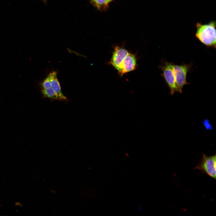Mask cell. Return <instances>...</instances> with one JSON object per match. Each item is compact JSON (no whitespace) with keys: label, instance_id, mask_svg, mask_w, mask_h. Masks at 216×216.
<instances>
[{"label":"cell","instance_id":"obj_9","mask_svg":"<svg viewBox=\"0 0 216 216\" xmlns=\"http://www.w3.org/2000/svg\"><path fill=\"white\" fill-rule=\"evenodd\" d=\"M42 89L47 88L51 87L50 76L49 75L40 83Z\"/></svg>","mask_w":216,"mask_h":216},{"label":"cell","instance_id":"obj_6","mask_svg":"<svg viewBox=\"0 0 216 216\" xmlns=\"http://www.w3.org/2000/svg\"><path fill=\"white\" fill-rule=\"evenodd\" d=\"M137 66L135 56L131 53L128 54L122 63L118 72L121 75L134 70Z\"/></svg>","mask_w":216,"mask_h":216},{"label":"cell","instance_id":"obj_7","mask_svg":"<svg viewBox=\"0 0 216 216\" xmlns=\"http://www.w3.org/2000/svg\"><path fill=\"white\" fill-rule=\"evenodd\" d=\"M57 73L56 71L50 73L49 74L50 76L51 87L57 94L60 100H65L67 98L64 95L62 92L60 83L57 76Z\"/></svg>","mask_w":216,"mask_h":216},{"label":"cell","instance_id":"obj_11","mask_svg":"<svg viewBox=\"0 0 216 216\" xmlns=\"http://www.w3.org/2000/svg\"><path fill=\"white\" fill-rule=\"evenodd\" d=\"M112 0H107V4H108L109 2H110V1H111Z\"/></svg>","mask_w":216,"mask_h":216},{"label":"cell","instance_id":"obj_3","mask_svg":"<svg viewBox=\"0 0 216 216\" xmlns=\"http://www.w3.org/2000/svg\"><path fill=\"white\" fill-rule=\"evenodd\" d=\"M160 68L162 71V76L170 89V94L172 95L175 92H178L173 70V64L170 63L166 62L164 65L160 67Z\"/></svg>","mask_w":216,"mask_h":216},{"label":"cell","instance_id":"obj_10","mask_svg":"<svg viewBox=\"0 0 216 216\" xmlns=\"http://www.w3.org/2000/svg\"><path fill=\"white\" fill-rule=\"evenodd\" d=\"M97 5L101 6L107 4V0H92Z\"/></svg>","mask_w":216,"mask_h":216},{"label":"cell","instance_id":"obj_1","mask_svg":"<svg viewBox=\"0 0 216 216\" xmlns=\"http://www.w3.org/2000/svg\"><path fill=\"white\" fill-rule=\"evenodd\" d=\"M215 25L214 22L208 24H197L196 36L202 44L208 46L216 47Z\"/></svg>","mask_w":216,"mask_h":216},{"label":"cell","instance_id":"obj_5","mask_svg":"<svg viewBox=\"0 0 216 216\" xmlns=\"http://www.w3.org/2000/svg\"><path fill=\"white\" fill-rule=\"evenodd\" d=\"M128 53V51L123 48L118 46L115 48L110 63L118 72L122 63Z\"/></svg>","mask_w":216,"mask_h":216},{"label":"cell","instance_id":"obj_4","mask_svg":"<svg viewBox=\"0 0 216 216\" xmlns=\"http://www.w3.org/2000/svg\"><path fill=\"white\" fill-rule=\"evenodd\" d=\"M189 65L173 64L176 83L178 92L182 93L183 87L188 84L186 80L187 75L190 69Z\"/></svg>","mask_w":216,"mask_h":216},{"label":"cell","instance_id":"obj_2","mask_svg":"<svg viewBox=\"0 0 216 216\" xmlns=\"http://www.w3.org/2000/svg\"><path fill=\"white\" fill-rule=\"evenodd\" d=\"M215 179L216 178V155L207 156L203 154L200 162L194 168Z\"/></svg>","mask_w":216,"mask_h":216},{"label":"cell","instance_id":"obj_8","mask_svg":"<svg viewBox=\"0 0 216 216\" xmlns=\"http://www.w3.org/2000/svg\"><path fill=\"white\" fill-rule=\"evenodd\" d=\"M41 92L43 97L44 98H47L52 100H60L56 93L51 87L42 89Z\"/></svg>","mask_w":216,"mask_h":216}]
</instances>
